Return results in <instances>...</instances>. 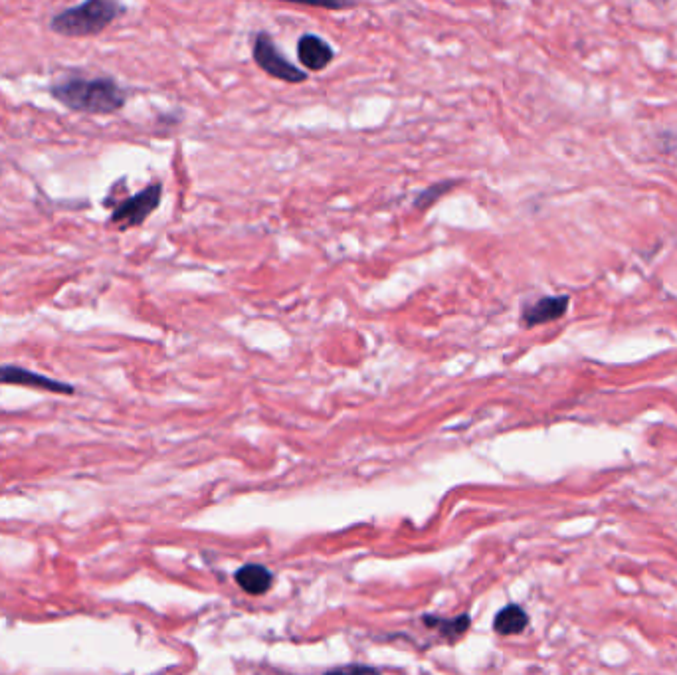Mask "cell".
<instances>
[{
    "instance_id": "cell-10",
    "label": "cell",
    "mask_w": 677,
    "mask_h": 675,
    "mask_svg": "<svg viewBox=\"0 0 677 675\" xmlns=\"http://www.w3.org/2000/svg\"><path fill=\"white\" fill-rule=\"evenodd\" d=\"M460 185V181H440V183H436V185H432V187H428L426 191H422V193L418 194L416 196V200H414V208H420V210H426V208H430L434 202H438L444 194L450 193L452 189H456Z\"/></svg>"
},
{
    "instance_id": "cell-3",
    "label": "cell",
    "mask_w": 677,
    "mask_h": 675,
    "mask_svg": "<svg viewBox=\"0 0 677 675\" xmlns=\"http://www.w3.org/2000/svg\"><path fill=\"white\" fill-rule=\"evenodd\" d=\"M252 58L256 66L266 72L270 78H276L286 84H303L307 82V72L291 64L290 60L282 54V50L276 46L272 36L268 32H260L252 46Z\"/></svg>"
},
{
    "instance_id": "cell-9",
    "label": "cell",
    "mask_w": 677,
    "mask_h": 675,
    "mask_svg": "<svg viewBox=\"0 0 677 675\" xmlns=\"http://www.w3.org/2000/svg\"><path fill=\"white\" fill-rule=\"evenodd\" d=\"M529 624V616L527 612L517 606V604H509L505 606L493 620V628L497 634L501 636H513V634H521Z\"/></svg>"
},
{
    "instance_id": "cell-11",
    "label": "cell",
    "mask_w": 677,
    "mask_h": 675,
    "mask_svg": "<svg viewBox=\"0 0 677 675\" xmlns=\"http://www.w3.org/2000/svg\"><path fill=\"white\" fill-rule=\"evenodd\" d=\"M428 622L434 626V628H438L446 638H450V640H456V638H460L464 632H468V626H470V618L468 616H460V618H456V620H438V618H434V620H430L428 618Z\"/></svg>"
},
{
    "instance_id": "cell-12",
    "label": "cell",
    "mask_w": 677,
    "mask_h": 675,
    "mask_svg": "<svg viewBox=\"0 0 677 675\" xmlns=\"http://www.w3.org/2000/svg\"><path fill=\"white\" fill-rule=\"evenodd\" d=\"M282 2L315 6V8H325V10H347L359 4V0H282Z\"/></svg>"
},
{
    "instance_id": "cell-7",
    "label": "cell",
    "mask_w": 677,
    "mask_h": 675,
    "mask_svg": "<svg viewBox=\"0 0 677 675\" xmlns=\"http://www.w3.org/2000/svg\"><path fill=\"white\" fill-rule=\"evenodd\" d=\"M569 301L571 299L567 295H561V297H543L535 305L525 309L523 323L527 327H535V325H543V323L555 321V319L565 315V311L569 307Z\"/></svg>"
},
{
    "instance_id": "cell-8",
    "label": "cell",
    "mask_w": 677,
    "mask_h": 675,
    "mask_svg": "<svg viewBox=\"0 0 677 675\" xmlns=\"http://www.w3.org/2000/svg\"><path fill=\"white\" fill-rule=\"evenodd\" d=\"M236 582L244 592H248L252 596H260V594H266L272 588L274 577L262 565H246L236 573Z\"/></svg>"
},
{
    "instance_id": "cell-1",
    "label": "cell",
    "mask_w": 677,
    "mask_h": 675,
    "mask_svg": "<svg viewBox=\"0 0 677 675\" xmlns=\"http://www.w3.org/2000/svg\"><path fill=\"white\" fill-rule=\"evenodd\" d=\"M48 92L66 109L88 115H111L127 103V92L113 78H66Z\"/></svg>"
},
{
    "instance_id": "cell-2",
    "label": "cell",
    "mask_w": 677,
    "mask_h": 675,
    "mask_svg": "<svg viewBox=\"0 0 677 675\" xmlns=\"http://www.w3.org/2000/svg\"><path fill=\"white\" fill-rule=\"evenodd\" d=\"M123 12L125 6L117 0H84L58 12L50 20V30L64 38H92L109 28Z\"/></svg>"
},
{
    "instance_id": "cell-6",
    "label": "cell",
    "mask_w": 677,
    "mask_h": 675,
    "mask_svg": "<svg viewBox=\"0 0 677 675\" xmlns=\"http://www.w3.org/2000/svg\"><path fill=\"white\" fill-rule=\"evenodd\" d=\"M297 58L307 72H321L335 60L331 44L315 34H303L297 42Z\"/></svg>"
},
{
    "instance_id": "cell-4",
    "label": "cell",
    "mask_w": 677,
    "mask_h": 675,
    "mask_svg": "<svg viewBox=\"0 0 677 675\" xmlns=\"http://www.w3.org/2000/svg\"><path fill=\"white\" fill-rule=\"evenodd\" d=\"M161 198H163V185L153 183V185L145 187L141 193L133 194V196L125 198L123 202H119L113 208L109 222L113 226H117L119 230L137 228L159 208Z\"/></svg>"
},
{
    "instance_id": "cell-5",
    "label": "cell",
    "mask_w": 677,
    "mask_h": 675,
    "mask_svg": "<svg viewBox=\"0 0 677 675\" xmlns=\"http://www.w3.org/2000/svg\"><path fill=\"white\" fill-rule=\"evenodd\" d=\"M0 385L26 386V388H38L54 394H74L76 388L68 383L44 377L40 373H34L30 369L18 367V365H0Z\"/></svg>"
}]
</instances>
